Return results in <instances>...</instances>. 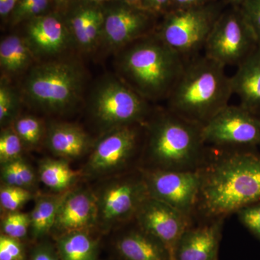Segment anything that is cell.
Returning a JSON list of instances; mask_svg holds the SVG:
<instances>
[{
  "instance_id": "d4e9b609",
  "label": "cell",
  "mask_w": 260,
  "mask_h": 260,
  "mask_svg": "<svg viewBox=\"0 0 260 260\" xmlns=\"http://www.w3.org/2000/svg\"><path fill=\"white\" fill-rule=\"evenodd\" d=\"M39 174L43 184L56 193L69 191L80 176L64 158L44 159L39 165Z\"/></svg>"
},
{
  "instance_id": "4316f807",
  "label": "cell",
  "mask_w": 260,
  "mask_h": 260,
  "mask_svg": "<svg viewBox=\"0 0 260 260\" xmlns=\"http://www.w3.org/2000/svg\"><path fill=\"white\" fill-rule=\"evenodd\" d=\"M30 214L20 211L8 213L2 219V234L22 240L30 232Z\"/></svg>"
},
{
  "instance_id": "8992f818",
  "label": "cell",
  "mask_w": 260,
  "mask_h": 260,
  "mask_svg": "<svg viewBox=\"0 0 260 260\" xmlns=\"http://www.w3.org/2000/svg\"><path fill=\"white\" fill-rule=\"evenodd\" d=\"M218 5L172 10L164 15L155 34L185 61L201 54L220 14Z\"/></svg>"
},
{
  "instance_id": "cb8c5ba5",
  "label": "cell",
  "mask_w": 260,
  "mask_h": 260,
  "mask_svg": "<svg viewBox=\"0 0 260 260\" xmlns=\"http://www.w3.org/2000/svg\"><path fill=\"white\" fill-rule=\"evenodd\" d=\"M32 60V51L26 39L13 35L3 39L0 44V65L4 73L16 75L22 73Z\"/></svg>"
},
{
  "instance_id": "d6a6232c",
  "label": "cell",
  "mask_w": 260,
  "mask_h": 260,
  "mask_svg": "<svg viewBox=\"0 0 260 260\" xmlns=\"http://www.w3.org/2000/svg\"><path fill=\"white\" fill-rule=\"evenodd\" d=\"M237 214L239 221L260 242V201L244 207Z\"/></svg>"
},
{
  "instance_id": "8d00e7d4",
  "label": "cell",
  "mask_w": 260,
  "mask_h": 260,
  "mask_svg": "<svg viewBox=\"0 0 260 260\" xmlns=\"http://www.w3.org/2000/svg\"><path fill=\"white\" fill-rule=\"evenodd\" d=\"M172 0H141V8L153 14L167 13L170 9Z\"/></svg>"
},
{
  "instance_id": "4dcf8cb0",
  "label": "cell",
  "mask_w": 260,
  "mask_h": 260,
  "mask_svg": "<svg viewBox=\"0 0 260 260\" xmlns=\"http://www.w3.org/2000/svg\"><path fill=\"white\" fill-rule=\"evenodd\" d=\"M18 100L14 90L2 80L0 85V122L2 126L9 124L18 110Z\"/></svg>"
},
{
  "instance_id": "7bdbcfd3",
  "label": "cell",
  "mask_w": 260,
  "mask_h": 260,
  "mask_svg": "<svg viewBox=\"0 0 260 260\" xmlns=\"http://www.w3.org/2000/svg\"><path fill=\"white\" fill-rule=\"evenodd\" d=\"M93 1H95V2H103V1H105V0H93Z\"/></svg>"
},
{
  "instance_id": "52a82bcc",
  "label": "cell",
  "mask_w": 260,
  "mask_h": 260,
  "mask_svg": "<svg viewBox=\"0 0 260 260\" xmlns=\"http://www.w3.org/2000/svg\"><path fill=\"white\" fill-rule=\"evenodd\" d=\"M92 114L104 129L140 125L150 114L148 101L124 81L111 78L102 81L91 99Z\"/></svg>"
},
{
  "instance_id": "7a4b0ae2",
  "label": "cell",
  "mask_w": 260,
  "mask_h": 260,
  "mask_svg": "<svg viewBox=\"0 0 260 260\" xmlns=\"http://www.w3.org/2000/svg\"><path fill=\"white\" fill-rule=\"evenodd\" d=\"M233 95L225 67L201 54L186 61L167 98V109L203 126L229 105Z\"/></svg>"
},
{
  "instance_id": "484cf974",
  "label": "cell",
  "mask_w": 260,
  "mask_h": 260,
  "mask_svg": "<svg viewBox=\"0 0 260 260\" xmlns=\"http://www.w3.org/2000/svg\"><path fill=\"white\" fill-rule=\"evenodd\" d=\"M1 179L5 185L29 189L35 184L36 176L31 167L21 158L2 165Z\"/></svg>"
},
{
  "instance_id": "74e56055",
  "label": "cell",
  "mask_w": 260,
  "mask_h": 260,
  "mask_svg": "<svg viewBox=\"0 0 260 260\" xmlns=\"http://www.w3.org/2000/svg\"><path fill=\"white\" fill-rule=\"evenodd\" d=\"M211 3V0H172L169 10L194 8Z\"/></svg>"
},
{
  "instance_id": "3957f363",
  "label": "cell",
  "mask_w": 260,
  "mask_h": 260,
  "mask_svg": "<svg viewBox=\"0 0 260 260\" xmlns=\"http://www.w3.org/2000/svg\"><path fill=\"white\" fill-rule=\"evenodd\" d=\"M185 63L155 32L123 49L119 68L123 80L149 102L167 100Z\"/></svg>"
},
{
  "instance_id": "b9f144b4",
  "label": "cell",
  "mask_w": 260,
  "mask_h": 260,
  "mask_svg": "<svg viewBox=\"0 0 260 260\" xmlns=\"http://www.w3.org/2000/svg\"><path fill=\"white\" fill-rule=\"evenodd\" d=\"M56 3H59V4H65V3H68V2H70V0H55Z\"/></svg>"
},
{
  "instance_id": "7c38bea8",
  "label": "cell",
  "mask_w": 260,
  "mask_h": 260,
  "mask_svg": "<svg viewBox=\"0 0 260 260\" xmlns=\"http://www.w3.org/2000/svg\"><path fill=\"white\" fill-rule=\"evenodd\" d=\"M137 225L155 238L174 260L178 243L191 225L190 219L162 202L149 198L140 205L135 217Z\"/></svg>"
},
{
  "instance_id": "836d02e7",
  "label": "cell",
  "mask_w": 260,
  "mask_h": 260,
  "mask_svg": "<svg viewBox=\"0 0 260 260\" xmlns=\"http://www.w3.org/2000/svg\"><path fill=\"white\" fill-rule=\"evenodd\" d=\"M0 260H25V248L21 240L2 234Z\"/></svg>"
},
{
  "instance_id": "ba28073f",
  "label": "cell",
  "mask_w": 260,
  "mask_h": 260,
  "mask_svg": "<svg viewBox=\"0 0 260 260\" xmlns=\"http://www.w3.org/2000/svg\"><path fill=\"white\" fill-rule=\"evenodd\" d=\"M259 46L240 8L222 13L205 44L203 54L226 68L238 67Z\"/></svg>"
},
{
  "instance_id": "e575fe53",
  "label": "cell",
  "mask_w": 260,
  "mask_h": 260,
  "mask_svg": "<svg viewBox=\"0 0 260 260\" xmlns=\"http://www.w3.org/2000/svg\"><path fill=\"white\" fill-rule=\"evenodd\" d=\"M239 8L260 45V0H246Z\"/></svg>"
},
{
  "instance_id": "f546056e",
  "label": "cell",
  "mask_w": 260,
  "mask_h": 260,
  "mask_svg": "<svg viewBox=\"0 0 260 260\" xmlns=\"http://www.w3.org/2000/svg\"><path fill=\"white\" fill-rule=\"evenodd\" d=\"M31 198L32 193L25 188L3 184L0 189V205L7 213L19 211Z\"/></svg>"
},
{
  "instance_id": "277c9868",
  "label": "cell",
  "mask_w": 260,
  "mask_h": 260,
  "mask_svg": "<svg viewBox=\"0 0 260 260\" xmlns=\"http://www.w3.org/2000/svg\"><path fill=\"white\" fill-rule=\"evenodd\" d=\"M147 126L146 152L153 169L191 171L201 167L206 156L201 126L167 109Z\"/></svg>"
},
{
  "instance_id": "9c48e42d",
  "label": "cell",
  "mask_w": 260,
  "mask_h": 260,
  "mask_svg": "<svg viewBox=\"0 0 260 260\" xmlns=\"http://www.w3.org/2000/svg\"><path fill=\"white\" fill-rule=\"evenodd\" d=\"M206 145L226 150L260 144V119L242 106L228 105L202 126Z\"/></svg>"
},
{
  "instance_id": "2e32d148",
  "label": "cell",
  "mask_w": 260,
  "mask_h": 260,
  "mask_svg": "<svg viewBox=\"0 0 260 260\" xmlns=\"http://www.w3.org/2000/svg\"><path fill=\"white\" fill-rule=\"evenodd\" d=\"M224 218L190 225L178 243L174 260H218Z\"/></svg>"
},
{
  "instance_id": "83f0119b",
  "label": "cell",
  "mask_w": 260,
  "mask_h": 260,
  "mask_svg": "<svg viewBox=\"0 0 260 260\" xmlns=\"http://www.w3.org/2000/svg\"><path fill=\"white\" fill-rule=\"evenodd\" d=\"M24 144L13 127H8L0 135V161L7 164L21 158Z\"/></svg>"
},
{
  "instance_id": "d6986e66",
  "label": "cell",
  "mask_w": 260,
  "mask_h": 260,
  "mask_svg": "<svg viewBox=\"0 0 260 260\" xmlns=\"http://www.w3.org/2000/svg\"><path fill=\"white\" fill-rule=\"evenodd\" d=\"M114 247L123 260H172L158 240L138 227L121 234Z\"/></svg>"
},
{
  "instance_id": "ffe728a7",
  "label": "cell",
  "mask_w": 260,
  "mask_h": 260,
  "mask_svg": "<svg viewBox=\"0 0 260 260\" xmlns=\"http://www.w3.org/2000/svg\"><path fill=\"white\" fill-rule=\"evenodd\" d=\"M47 145L54 155L64 159L77 158L88 150L89 138L83 129L70 124H56L47 133Z\"/></svg>"
},
{
  "instance_id": "4fadbf2b",
  "label": "cell",
  "mask_w": 260,
  "mask_h": 260,
  "mask_svg": "<svg viewBox=\"0 0 260 260\" xmlns=\"http://www.w3.org/2000/svg\"><path fill=\"white\" fill-rule=\"evenodd\" d=\"M153 17V13L128 3L116 6L104 15V40L114 49H124L155 32Z\"/></svg>"
},
{
  "instance_id": "e0dca14e",
  "label": "cell",
  "mask_w": 260,
  "mask_h": 260,
  "mask_svg": "<svg viewBox=\"0 0 260 260\" xmlns=\"http://www.w3.org/2000/svg\"><path fill=\"white\" fill-rule=\"evenodd\" d=\"M70 34L55 15H40L31 19L27 26L26 41L34 52L56 55L68 47Z\"/></svg>"
},
{
  "instance_id": "f35d334b",
  "label": "cell",
  "mask_w": 260,
  "mask_h": 260,
  "mask_svg": "<svg viewBox=\"0 0 260 260\" xmlns=\"http://www.w3.org/2000/svg\"><path fill=\"white\" fill-rule=\"evenodd\" d=\"M18 0H0V15L2 17L7 16L13 13Z\"/></svg>"
},
{
  "instance_id": "ee69618b",
  "label": "cell",
  "mask_w": 260,
  "mask_h": 260,
  "mask_svg": "<svg viewBox=\"0 0 260 260\" xmlns=\"http://www.w3.org/2000/svg\"><path fill=\"white\" fill-rule=\"evenodd\" d=\"M259 119H260V116H259Z\"/></svg>"
},
{
  "instance_id": "9a60e30c",
  "label": "cell",
  "mask_w": 260,
  "mask_h": 260,
  "mask_svg": "<svg viewBox=\"0 0 260 260\" xmlns=\"http://www.w3.org/2000/svg\"><path fill=\"white\" fill-rule=\"evenodd\" d=\"M99 221L96 194L86 189L67 191L51 233L55 237L78 231H90Z\"/></svg>"
},
{
  "instance_id": "ab89813d",
  "label": "cell",
  "mask_w": 260,
  "mask_h": 260,
  "mask_svg": "<svg viewBox=\"0 0 260 260\" xmlns=\"http://www.w3.org/2000/svg\"><path fill=\"white\" fill-rule=\"evenodd\" d=\"M227 1L235 5L236 7H239L241 6L246 0H227Z\"/></svg>"
},
{
  "instance_id": "44dd1931",
  "label": "cell",
  "mask_w": 260,
  "mask_h": 260,
  "mask_svg": "<svg viewBox=\"0 0 260 260\" xmlns=\"http://www.w3.org/2000/svg\"><path fill=\"white\" fill-rule=\"evenodd\" d=\"M104 15L93 7H83L77 10L70 21L74 39L84 51L93 50L103 36Z\"/></svg>"
},
{
  "instance_id": "603a6c76",
  "label": "cell",
  "mask_w": 260,
  "mask_h": 260,
  "mask_svg": "<svg viewBox=\"0 0 260 260\" xmlns=\"http://www.w3.org/2000/svg\"><path fill=\"white\" fill-rule=\"evenodd\" d=\"M67 191L39 195L30 214V233L32 239L39 240L51 233L63 198Z\"/></svg>"
},
{
  "instance_id": "f1b7e54d",
  "label": "cell",
  "mask_w": 260,
  "mask_h": 260,
  "mask_svg": "<svg viewBox=\"0 0 260 260\" xmlns=\"http://www.w3.org/2000/svg\"><path fill=\"white\" fill-rule=\"evenodd\" d=\"M15 131L23 141L24 145L34 147L40 143L43 135L42 121L31 116L19 118L15 121Z\"/></svg>"
},
{
  "instance_id": "7402d4cb",
  "label": "cell",
  "mask_w": 260,
  "mask_h": 260,
  "mask_svg": "<svg viewBox=\"0 0 260 260\" xmlns=\"http://www.w3.org/2000/svg\"><path fill=\"white\" fill-rule=\"evenodd\" d=\"M61 260H98L99 240L90 231H78L56 237Z\"/></svg>"
},
{
  "instance_id": "60d3db41",
  "label": "cell",
  "mask_w": 260,
  "mask_h": 260,
  "mask_svg": "<svg viewBox=\"0 0 260 260\" xmlns=\"http://www.w3.org/2000/svg\"><path fill=\"white\" fill-rule=\"evenodd\" d=\"M126 3H129L131 5H136V6L141 8V0H125Z\"/></svg>"
},
{
  "instance_id": "8fae6325",
  "label": "cell",
  "mask_w": 260,
  "mask_h": 260,
  "mask_svg": "<svg viewBox=\"0 0 260 260\" xmlns=\"http://www.w3.org/2000/svg\"><path fill=\"white\" fill-rule=\"evenodd\" d=\"M96 196L98 225L104 229L135 218L140 205L149 198L142 173L139 177L121 178L112 181Z\"/></svg>"
},
{
  "instance_id": "1f68e13d",
  "label": "cell",
  "mask_w": 260,
  "mask_h": 260,
  "mask_svg": "<svg viewBox=\"0 0 260 260\" xmlns=\"http://www.w3.org/2000/svg\"><path fill=\"white\" fill-rule=\"evenodd\" d=\"M49 6V0H18L13 12V23L40 16Z\"/></svg>"
},
{
  "instance_id": "5b68a950",
  "label": "cell",
  "mask_w": 260,
  "mask_h": 260,
  "mask_svg": "<svg viewBox=\"0 0 260 260\" xmlns=\"http://www.w3.org/2000/svg\"><path fill=\"white\" fill-rule=\"evenodd\" d=\"M83 80V71L73 61H50L32 68L24 88L34 105L48 112H61L78 102Z\"/></svg>"
},
{
  "instance_id": "ac0fdd59",
  "label": "cell",
  "mask_w": 260,
  "mask_h": 260,
  "mask_svg": "<svg viewBox=\"0 0 260 260\" xmlns=\"http://www.w3.org/2000/svg\"><path fill=\"white\" fill-rule=\"evenodd\" d=\"M231 80L239 105L260 116V45L237 67Z\"/></svg>"
},
{
  "instance_id": "d590c367",
  "label": "cell",
  "mask_w": 260,
  "mask_h": 260,
  "mask_svg": "<svg viewBox=\"0 0 260 260\" xmlns=\"http://www.w3.org/2000/svg\"><path fill=\"white\" fill-rule=\"evenodd\" d=\"M28 260H61L55 244L44 241L37 244L30 251Z\"/></svg>"
},
{
  "instance_id": "6da1fadb",
  "label": "cell",
  "mask_w": 260,
  "mask_h": 260,
  "mask_svg": "<svg viewBox=\"0 0 260 260\" xmlns=\"http://www.w3.org/2000/svg\"><path fill=\"white\" fill-rule=\"evenodd\" d=\"M200 167L201 186L196 209L208 220L225 218L260 201V155L226 150Z\"/></svg>"
},
{
  "instance_id": "5bb4252c",
  "label": "cell",
  "mask_w": 260,
  "mask_h": 260,
  "mask_svg": "<svg viewBox=\"0 0 260 260\" xmlns=\"http://www.w3.org/2000/svg\"><path fill=\"white\" fill-rule=\"evenodd\" d=\"M138 125L121 126L107 132L94 148L87 164L90 174H108L119 170L134 155L138 140Z\"/></svg>"
},
{
  "instance_id": "30bf717a",
  "label": "cell",
  "mask_w": 260,
  "mask_h": 260,
  "mask_svg": "<svg viewBox=\"0 0 260 260\" xmlns=\"http://www.w3.org/2000/svg\"><path fill=\"white\" fill-rule=\"evenodd\" d=\"M149 197L165 203L188 218L196 210L201 186L198 170L151 169L142 172Z\"/></svg>"
}]
</instances>
